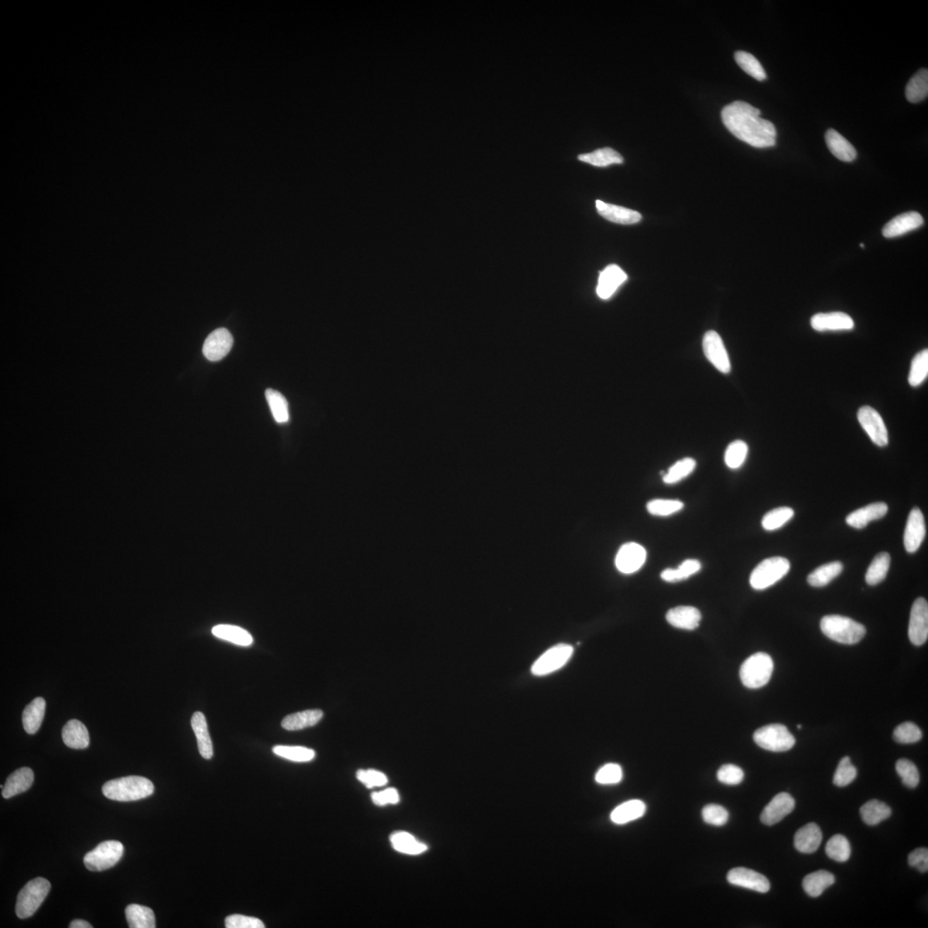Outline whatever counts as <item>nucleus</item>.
<instances>
[{
	"mask_svg": "<svg viewBox=\"0 0 928 928\" xmlns=\"http://www.w3.org/2000/svg\"><path fill=\"white\" fill-rule=\"evenodd\" d=\"M761 112L748 102L736 101L722 109L723 123L734 136L756 148L776 145L775 125L760 116Z\"/></svg>",
	"mask_w": 928,
	"mask_h": 928,
	"instance_id": "f257e3e1",
	"label": "nucleus"
},
{
	"mask_svg": "<svg viewBox=\"0 0 928 928\" xmlns=\"http://www.w3.org/2000/svg\"><path fill=\"white\" fill-rule=\"evenodd\" d=\"M151 781L142 776H126L108 781L102 791L109 800L130 802L145 799L154 793Z\"/></svg>",
	"mask_w": 928,
	"mask_h": 928,
	"instance_id": "f03ea898",
	"label": "nucleus"
},
{
	"mask_svg": "<svg viewBox=\"0 0 928 928\" xmlns=\"http://www.w3.org/2000/svg\"><path fill=\"white\" fill-rule=\"evenodd\" d=\"M821 630L832 641L845 645H855L864 638L867 633L862 624L842 615H826L820 623Z\"/></svg>",
	"mask_w": 928,
	"mask_h": 928,
	"instance_id": "7ed1b4c3",
	"label": "nucleus"
},
{
	"mask_svg": "<svg viewBox=\"0 0 928 928\" xmlns=\"http://www.w3.org/2000/svg\"><path fill=\"white\" fill-rule=\"evenodd\" d=\"M50 888L49 880L43 878H37L26 884L18 896L16 904V915L18 917H31L44 902Z\"/></svg>",
	"mask_w": 928,
	"mask_h": 928,
	"instance_id": "20e7f679",
	"label": "nucleus"
},
{
	"mask_svg": "<svg viewBox=\"0 0 928 928\" xmlns=\"http://www.w3.org/2000/svg\"><path fill=\"white\" fill-rule=\"evenodd\" d=\"M773 670L772 658L767 653H757L742 663L740 668L741 681L749 689H759L768 685Z\"/></svg>",
	"mask_w": 928,
	"mask_h": 928,
	"instance_id": "39448f33",
	"label": "nucleus"
},
{
	"mask_svg": "<svg viewBox=\"0 0 928 928\" xmlns=\"http://www.w3.org/2000/svg\"><path fill=\"white\" fill-rule=\"evenodd\" d=\"M790 562L784 557H770L757 565L750 575L753 589L761 591L773 586L788 574Z\"/></svg>",
	"mask_w": 928,
	"mask_h": 928,
	"instance_id": "423d86ee",
	"label": "nucleus"
},
{
	"mask_svg": "<svg viewBox=\"0 0 928 928\" xmlns=\"http://www.w3.org/2000/svg\"><path fill=\"white\" fill-rule=\"evenodd\" d=\"M753 738L759 747L773 752H788L796 742L788 729L781 724L769 725L757 730Z\"/></svg>",
	"mask_w": 928,
	"mask_h": 928,
	"instance_id": "0eeeda50",
	"label": "nucleus"
},
{
	"mask_svg": "<svg viewBox=\"0 0 928 928\" xmlns=\"http://www.w3.org/2000/svg\"><path fill=\"white\" fill-rule=\"evenodd\" d=\"M124 847L117 840H106L87 852L84 864L89 871L102 872L116 866L123 855Z\"/></svg>",
	"mask_w": 928,
	"mask_h": 928,
	"instance_id": "6e6552de",
	"label": "nucleus"
},
{
	"mask_svg": "<svg viewBox=\"0 0 928 928\" xmlns=\"http://www.w3.org/2000/svg\"><path fill=\"white\" fill-rule=\"evenodd\" d=\"M574 649L567 644H559L548 649L532 665L531 673L535 676H546L560 670L570 661Z\"/></svg>",
	"mask_w": 928,
	"mask_h": 928,
	"instance_id": "1a4fd4ad",
	"label": "nucleus"
},
{
	"mask_svg": "<svg viewBox=\"0 0 928 928\" xmlns=\"http://www.w3.org/2000/svg\"><path fill=\"white\" fill-rule=\"evenodd\" d=\"M702 347L706 357L711 364L722 373H730L732 366H730L729 355L721 335L717 332L713 330L706 332L703 338Z\"/></svg>",
	"mask_w": 928,
	"mask_h": 928,
	"instance_id": "9d476101",
	"label": "nucleus"
},
{
	"mask_svg": "<svg viewBox=\"0 0 928 928\" xmlns=\"http://www.w3.org/2000/svg\"><path fill=\"white\" fill-rule=\"evenodd\" d=\"M858 421L860 426L872 442L879 447H884L888 444V431L879 412L870 406H864L858 411Z\"/></svg>",
	"mask_w": 928,
	"mask_h": 928,
	"instance_id": "9b49d317",
	"label": "nucleus"
},
{
	"mask_svg": "<svg viewBox=\"0 0 928 928\" xmlns=\"http://www.w3.org/2000/svg\"><path fill=\"white\" fill-rule=\"evenodd\" d=\"M908 637L915 646H922L928 638V604L927 600L919 598L912 606Z\"/></svg>",
	"mask_w": 928,
	"mask_h": 928,
	"instance_id": "f8f14e48",
	"label": "nucleus"
},
{
	"mask_svg": "<svg viewBox=\"0 0 928 928\" xmlns=\"http://www.w3.org/2000/svg\"><path fill=\"white\" fill-rule=\"evenodd\" d=\"M646 551L641 545L629 543L622 545L615 557V566L625 574H634L645 564Z\"/></svg>",
	"mask_w": 928,
	"mask_h": 928,
	"instance_id": "ddd939ff",
	"label": "nucleus"
},
{
	"mask_svg": "<svg viewBox=\"0 0 928 928\" xmlns=\"http://www.w3.org/2000/svg\"><path fill=\"white\" fill-rule=\"evenodd\" d=\"M728 881L733 886L750 891L767 893L770 890L769 879L763 874L745 867L733 868L728 872Z\"/></svg>",
	"mask_w": 928,
	"mask_h": 928,
	"instance_id": "4468645a",
	"label": "nucleus"
},
{
	"mask_svg": "<svg viewBox=\"0 0 928 928\" xmlns=\"http://www.w3.org/2000/svg\"><path fill=\"white\" fill-rule=\"evenodd\" d=\"M233 346L230 332L224 327L216 330L208 335L203 345V354L208 361L216 362L227 356Z\"/></svg>",
	"mask_w": 928,
	"mask_h": 928,
	"instance_id": "2eb2a0df",
	"label": "nucleus"
},
{
	"mask_svg": "<svg viewBox=\"0 0 928 928\" xmlns=\"http://www.w3.org/2000/svg\"><path fill=\"white\" fill-rule=\"evenodd\" d=\"M926 536L925 519L918 507H915L908 515L905 532H904V547L908 553H915L919 550Z\"/></svg>",
	"mask_w": 928,
	"mask_h": 928,
	"instance_id": "dca6fc26",
	"label": "nucleus"
},
{
	"mask_svg": "<svg viewBox=\"0 0 928 928\" xmlns=\"http://www.w3.org/2000/svg\"><path fill=\"white\" fill-rule=\"evenodd\" d=\"M795 808V800L787 793H781L773 797L761 812V823L772 826L790 814Z\"/></svg>",
	"mask_w": 928,
	"mask_h": 928,
	"instance_id": "f3484780",
	"label": "nucleus"
},
{
	"mask_svg": "<svg viewBox=\"0 0 928 928\" xmlns=\"http://www.w3.org/2000/svg\"><path fill=\"white\" fill-rule=\"evenodd\" d=\"M922 216L917 212L903 213L892 219L883 228V236L886 239H894L907 234L923 226Z\"/></svg>",
	"mask_w": 928,
	"mask_h": 928,
	"instance_id": "a211bd4d",
	"label": "nucleus"
},
{
	"mask_svg": "<svg viewBox=\"0 0 928 928\" xmlns=\"http://www.w3.org/2000/svg\"><path fill=\"white\" fill-rule=\"evenodd\" d=\"M812 329L819 332L848 331L855 327L854 320L843 312L819 313L811 319Z\"/></svg>",
	"mask_w": 928,
	"mask_h": 928,
	"instance_id": "6ab92c4d",
	"label": "nucleus"
},
{
	"mask_svg": "<svg viewBox=\"0 0 928 928\" xmlns=\"http://www.w3.org/2000/svg\"><path fill=\"white\" fill-rule=\"evenodd\" d=\"M627 276L617 265H610L599 275L597 294L599 298L608 299L626 282Z\"/></svg>",
	"mask_w": 928,
	"mask_h": 928,
	"instance_id": "aec40b11",
	"label": "nucleus"
},
{
	"mask_svg": "<svg viewBox=\"0 0 928 928\" xmlns=\"http://www.w3.org/2000/svg\"><path fill=\"white\" fill-rule=\"evenodd\" d=\"M666 620L671 626L677 629L694 630L697 629L700 624L701 614L697 608L678 606L667 612Z\"/></svg>",
	"mask_w": 928,
	"mask_h": 928,
	"instance_id": "412c9836",
	"label": "nucleus"
},
{
	"mask_svg": "<svg viewBox=\"0 0 928 928\" xmlns=\"http://www.w3.org/2000/svg\"><path fill=\"white\" fill-rule=\"evenodd\" d=\"M888 505L884 502L872 503L860 508L847 517L846 522L855 529H864L872 521L882 519L887 514Z\"/></svg>",
	"mask_w": 928,
	"mask_h": 928,
	"instance_id": "4be33fe9",
	"label": "nucleus"
},
{
	"mask_svg": "<svg viewBox=\"0 0 928 928\" xmlns=\"http://www.w3.org/2000/svg\"><path fill=\"white\" fill-rule=\"evenodd\" d=\"M596 207L600 215L613 223L633 224L639 222L642 219L641 213L637 211L608 204L602 200L596 201Z\"/></svg>",
	"mask_w": 928,
	"mask_h": 928,
	"instance_id": "5701e85b",
	"label": "nucleus"
},
{
	"mask_svg": "<svg viewBox=\"0 0 928 928\" xmlns=\"http://www.w3.org/2000/svg\"><path fill=\"white\" fill-rule=\"evenodd\" d=\"M823 834L819 825L809 823L800 828L795 836V846L803 854H812L822 843Z\"/></svg>",
	"mask_w": 928,
	"mask_h": 928,
	"instance_id": "b1692460",
	"label": "nucleus"
},
{
	"mask_svg": "<svg viewBox=\"0 0 928 928\" xmlns=\"http://www.w3.org/2000/svg\"><path fill=\"white\" fill-rule=\"evenodd\" d=\"M34 772L30 768H21L7 778L4 785L2 795L5 799H11L16 795L25 793L31 788L34 783Z\"/></svg>",
	"mask_w": 928,
	"mask_h": 928,
	"instance_id": "393cba45",
	"label": "nucleus"
},
{
	"mask_svg": "<svg viewBox=\"0 0 928 928\" xmlns=\"http://www.w3.org/2000/svg\"><path fill=\"white\" fill-rule=\"evenodd\" d=\"M825 141L829 151L836 159L843 162H852L856 159L857 152L855 146L835 129H828L825 133Z\"/></svg>",
	"mask_w": 928,
	"mask_h": 928,
	"instance_id": "a878e982",
	"label": "nucleus"
},
{
	"mask_svg": "<svg viewBox=\"0 0 928 928\" xmlns=\"http://www.w3.org/2000/svg\"><path fill=\"white\" fill-rule=\"evenodd\" d=\"M62 740L67 747L75 749H85L90 745L88 730L78 720L66 723L62 730Z\"/></svg>",
	"mask_w": 928,
	"mask_h": 928,
	"instance_id": "bb28decb",
	"label": "nucleus"
},
{
	"mask_svg": "<svg viewBox=\"0 0 928 928\" xmlns=\"http://www.w3.org/2000/svg\"><path fill=\"white\" fill-rule=\"evenodd\" d=\"M191 725L195 734L200 756L210 760L213 756L212 742L208 732L206 717L201 712H195L191 718Z\"/></svg>",
	"mask_w": 928,
	"mask_h": 928,
	"instance_id": "cd10ccee",
	"label": "nucleus"
},
{
	"mask_svg": "<svg viewBox=\"0 0 928 928\" xmlns=\"http://www.w3.org/2000/svg\"><path fill=\"white\" fill-rule=\"evenodd\" d=\"M46 711V701L42 697L34 699L23 713V725L28 734L37 733L40 729Z\"/></svg>",
	"mask_w": 928,
	"mask_h": 928,
	"instance_id": "c85d7f7f",
	"label": "nucleus"
},
{
	"mask_svg": "<svg viewBox=\"0 0 928 928\" xmlns=\"http://www.w3.org/2000/svg\"><path fill=\"white\" fill-rule=\"evenodd\" d=\"M646 805L641 800L627 801L615 808L611 812L612 822L617 824H625L639 819L645 814Z\"/></svg>",
	"mask_w": 928,
	"mask_h": 928,
	"instance_id": "c756f323",
	"label": "nucleus"
},
{
	"mask_svg": "<svg viewBox=\"0 0 928 928\" xmlns=\"http://www.w3.org/2000/svg\"><path fill=\"white\" fill-rule=\"evenodd\" d=\"M835 876L828 871L819 870L805 876L803 888L812 898H819L827 888L834 884Z\"/></svg>",
	"mask_w": 928,
	"mask_h": 928,
	"instance_id": "7c9ffc66",
	"label": "nucleus"
},
{
	"mask_svg": "<svg viewBox=\"0 0 928 928\" xmlns=\"http://www.w3.org/2000/svg\"><path fill=\"white\" fill-rule=\"evenodd\" d=\"M126 918L130 928H155V915L152 908L130 904L126 908Z\"/></svg>",
	"mask_w": 928,
	"mask_h": 928,
	"instance_id": "2f4dec72",
	"label": "nucleus"
},
{
	"mask_svg": "<svg viewBox=\"0 0 928 928\" xmlns=\"http://www.w3.org/2000/svg\"><path fill=\"white\" fill-rule=\"evenodd\" d=\"M323 716L321 710H306L284 718L282 726L287 730H303L317 725Z\"/></svg>",
	"mask_w": 928,
	"mask_h": 928,
	"instance_id": "473e14b6",
	"label": "nucleus"
},
{
	"mask_svg": "<svg viewBox=\"0 0 928 928\" xmlns=\"http://www.w3.org/2000/svg\"><path fill=\"white\" fill-rule=\"evenodd\" d=\"M390 843L394 850L402 852V854L409 855H418L423 854L428 850V846L424 843L418 842L414 836L408 832L400 831L394 833L390 836Z\"/></svg>",
	"mask_w": 928,
	"mask_h": 928,
	"instance_id": "72a5a7b5",
	"label": "nucleus"
},
{
	"mask_svg": "<svg viewBox=\"0 0 928 928\" xmlns=\"http://www.w3.org/2000/svg\"><path fill=\"white\" fill-rule=\"evenodd\" d=\"M928 95V71L923 68L916 73L910 82L908 83L905 90V96L908 102L912 104L925 100Z\"/></svg>",
	"mask_w": 928,
	"mask_h": 928,
	"instance_id": "f704fd0d",
	"label": "nucleus"
},
{
	"mask_svg": "<svg viewBox=\"0 0 928 928\" xmlns=\"http://www.w3.org/2000/svg\"><path fill=\"white\" fill-rule=\"evenodd\" d=\"M860 816L863 822L874 826L888 819L891 816V809L881 801L872 800L860 808Z\"/></svg>",
	"mask_w": 928,
	"mask_h": 928,
	"instance_id": "c9c22d12",
	"label": "nucleus"
},
{
	"mask_svg": "<svg viewBox=\"0 0 928 928\" xmlns=\"http://www.w3.org/2000/svg\"><path fill=\"white\" fill-rule=\"evenodd\" d=\"M843 570V565L842 562H834L824 564L809 574L807 582L813 587L827 586L837 576L842 574Z\"/></svg>",
	"mask_w": 928,
	"mask_h": 928,
	"instance_id": "e433bc0d",
	"label": "nucleus"
},
{
	"mask_svg": "<svg viewBox=\"0 0 928 928\" xmlns=\"http://www.w3.org/2000/svg\"><path fill=\"white\" fill-rule=\"evenodd\" d=\"M215 637L224 641L242 646H248L253 644L251 634L242 627L232 625H218L213 627Z\"/></svg>",
	"mask_w": 928,
	"mask_h": 928,
	"instance_id": "4c0bfd02",
	"label": "nucleus"
},
{
	"mask_svg": "<svg viewBox=\"0 0 928 928\" xmlns=\"http://www.w3.org/2000/svg\"><path fill=\"white\" fill-rule=\"evenodd\" d=\"M579 160L584 162V163L597 166V167H606V166L611 164H621L623 163V157L621 154L610 147L596 150L595 152L591 153L581 154L579 156Z\"/></svg>",
	"mask_w": 928,
	"mask_h": 928,
	"instance_id": "58836bf2",
	"label": "nucleus"
},
{
	"mask_svg": "<svg viewBox=\"0 0 928 928\" xmlns=\"http://www.w3.org/2000/svg\"><path fill=\"white\" fill-rule=\"evenodd\" d=\"M891 555L886 552L879 553L874 557L866 574V582L876 586L886 579L891 566Z\"/></svg>",
	"mask_w": 928,
	"mask_h": 928,
	"instance_id": "ea45409f",
	"label": "nucleus"
},
{
	"mask_svg": "<svg viewBox=\"0 0 928 928\" xmlns=\"http://www.w3.org/2000/svg\"><path fill=\"white\" fill-rule=\"evenodd\" d=\"M701 564L698 560L689 559L685 560L677 568H668L663 570L661 574V578L666 582L676 583L682 581L696 574L701 570Z\"/></svg>",
	"mask_w": 928,
	"mask_h": 928,
	"instance_id": "a19ab883",
	"label": "nucleus"
},
{
	"mask_svg": "<svg viewBox=\"0 0 928 928\" xmlns=\"http://www.w3.org/2000/svg\"><path fill=\"white\" fill-rule=\"evenodd\" d=\"M265 396L275 421L279 424L287 423L289 421V409L285 397L272 389H267Z\"/></svg>",
	"mask_w": 928,
	"mask_h": 928,
	"instance_id": "79ce46f5",
	"label": "nucleus"
},
{
	"mask_svg": "<svg viewBox=\"0 0 928 928\" xmlns=\"http://www.w3.org/2000/svg\"><path fill=\"white\" fill-rule=\"evenodd\" d=\"M737 64L742 70L758 81H764L767 78L765 70L761 63L752 54L745 51H737L734 54Z\"/></svg>",
	"mask_w": 928,
	"mask_h": 928,
	"instance_id": "37998d69",
	"label": "nucleus"
},
{
	"mask_svg": "<svg viewBox=\"0 0 928 928\" xmlns=\"http://www.w3.org/2000/svg\"><path fill=\"white\" fill-rule=\"evenodd\" d=\"M828 858L837 862H846L851 855V846L843 835H835L828 840L825 848Z\"/></svg>",
	"mask_w": 928,
	"mask_h": 928,
	"instance_id": "c03bdc74",
	"label": "nucleus"
},
{
	"mask_svg": "<svg viewBox=\"0 0 928 928\" xmlns=\"http://www.w3.org/2000/svg\"><path fill=\"white\" fill-rule=\"evenodd\" d=\"M272 752L276 756L296 763H306L313 760L315 757V750L301 746L276 745L272 748Z\"/></svg>",
	"mask_w": 928,
	"mask_h": 928,
	"instance_id": "a18cd8bd",
	"label": "nucleus"
},
{
	"mask_svg": "<svg viewBox=\"0 0 928 928\" xmlns=\"http://www.w3.org/2000/svg\"><path fill=\"white\" fill-rule=\"evenodd\" d=\"M697 467V462L693 458L686 457L679 460L671 466L668 472L663 475V481L665 484L673 485L688 477Z\"/></svg>",
	"mask_w": 928,
	"mask_h": 928,
	"instance_id": "49530a36",
	"label": "nucleus"
},
{
	"mask_svg": "<svg viewBox=\"0 0 928 928\" xmlns=\"http://www.w3.org/2000/svg\"><path fill=\"white\" fill-rule=\"evenodd\" d=\"M928 376V350L924 349L916 354L912 361L908 382L912 387H918L925 382Z\"/></svg>",
	"mask_w": 928,
	"mask_h": 928,
	"instance_id": "de8ad7c7",
	"label": "nucleus"
},
{
	"mask_svg": "<svg viewBox=\"0 0 928 928\" xmlns=\"http://www.w3.org/2000/svg\"><path fill=\"white\" fill-rule=\"evenodd\" d=\"M793 516H795V511L792 508H776L765 514L763 520H761V525L766 531H776L791 520Z\"/></svg>",
	"mask_w": 928,
	"mask_h": 928,
	"instance_id": "09e8293b",
	"label": "nucleus"
},
{
	"mask_svg": "<svg viewBox=\"0 0 928 928\" xmlns=\"http://www.w3.org/2000/svg\"><path fill=\"white\" fill-rule=\"evenodd\" d=\"M748 445L745 441L736 440L728 445L725 454V462L732 469H740L748 455Z\"/></svg>",
	"mask_w": 928,
	"mask_h": 928,
	"instance_id": "8fccbe9b",
	"label": "nucleus"
},
{
	"mask_svg": "<svg viewBox=\"0 0 928 928\" xmlns=\"http://www.w3.org/2000/svg\"><path fill=\"white\" fill-rule=\"evenodd\" d=\"M685 505L680 500L657 499L649 501L646 505L650 514L658 517H667L680 512Z\"/></svg>",
	"mask_w": 928,
	"mask_h": 928,
	"instance_id": "3c124183",
	"label": "nucleus"
},
{
	"mask_svg": "<svg viewBox=\"0 0 928 928\" xmlns=\"http://www.w3.org/2000/svg\"><path fill=\"white\" fill-rule=\"evenodd\" d=\"M896 770L906 787L910 788L917 787L920 783V773L914 763L903 758L896 761Z\"/></svg>",
	"mask_w": 928,
	"mask_h": 928,
	"instance_id": "603ef678",
	"label": "nucleus"
},
{
	"mask_svg": "<svg viewBox=\"0 0 928 928\" xmlns=\"http://www.w3.org/2000/svg\"><path fill=\"white\" fill-rule=\"evenodd\" d=\"M857 769L852 764L850 757H845L840 761L834 776L833 783L837 787L844 788L851 784L856 779Z\"/></svg>",
	"mask_w": 928,
	"mask_h": 928,
	"instance_id": "864d4df0",
	"label": "nucleus"
},
{
	"mask_svg": "<svg viewBox=\"0 0 928 928\" xmlns=\"http://www.w3.org/2000/svg\"><path fill=\"white\" fill-rule=\"evenodd\" d=\"M922 733L917 725L912 722H905L894 730L893 738L899 744H914L922 740Z\"/></svg>",
	"mask_w": 928,
	"mask_h": 928,
	"instance_id": "5fc2aeb1",
	"label": "nucleus"
},
{
	"mask_svg": "<svg viewBox=\"0 0 928 928\" xmlns=\"http://www.w3.org/2000/svg\"><path fill=\"white\" fill-rule=\"evenodd\" d=\"M702 819L705 823L713 826H723L728 823L729 813L721 805L710 804L703 808Z\"/></svg>",
	"mask_w": 928,
	"mask_h": 928,
	"instance_id": "6e6d98bb",
	"label": "nucleus"
},
{
	"mask_svg": "<svg viewBox=\"0 0 928 928\" xmlns=\"http://www.w3.org/2000/svg\"><path fill=\"white\" fill-rule=\"evenodd\" d=\"M596 781L602 785L617 784L622 779V769L617 764H608L600 769L595 777Z\"/></svg>",
	"mask_w": 928,
	"mask_h": 928,
	"instance_id": "4d7b16f0",
	"label": "nucleus"
},
{
	"mask_svg": "<svg viewBox=\"0 0 928 928\" xmlns=\"http://www.w3.org/2000/svg\"><path fill=\"white\" fill-rule=\"evenodd\" d=\"M717 778L723 784L736 785L740 784L744 780L745 773L741 768L737 767L736 765L725 764L718 769Z\"/></svg>",
	"mask_w": 928,
	"mask_h": 928,
	"instance_id": "13d9d810",
	"label": "nucleus"
},
{
	"mask_svg": "<svg viewBox=\"0 0 928 928\" xmlns=\"http://www.w3.org/2000/svg\"><path fill=\"white\" fill-rule=\"evenodd\" d=\"M357 778L367 788L382 787L388 783V779L384 773L374 769L358 770Z\"/></svg>",
	"mask_w": 928,
	"mask_h": 928,
	"instance_id": "bf43d9fd",
	"label": "nucleus"
},
{
	"mask_svg": "<svg viewBox=\"0 0 928 928\" xmlns=\"http://www.w3.org/2000/svg\"><path fill=\"white\" fill-rule=\"evenodd\" d=\"M227 928H264L265 925L258 918L242 915H232L226 919Z\"/></svg>",
	"mask_w": 928,
	"mask_h": 928,
	"instance_id": "052dcab7",
	"label": "nucleus"
},
{
	"mask_svg": "<svg viewBox=\"0 0 928 928\" xmlns=\"http://www.w3.org/2000/svg\"><path fill=\"white\" fill-rule=\"evenodd\" d=\"M908 864L919 872H927L928 870V850L926 848H916L908 855Z\"/></svg>",
	"mask_w": 928,
	"mask_h": 928,
	"instance_id": "680f3d73",
	"label": "nucleus"
},
{
	"mask_svg": "<svg viewBox=\"0 0 928 928\" xmlns=\"http://www.w3.org/2000/svg\"><path fill=\"white\" fill-rule=\"evenodd\" d=\"M371 800L378 807H385L387 805H397L399 803L400 796H399L397 789L388 788L385 791L373 793Z\"/></svg>",
	"mask_w": 928,
	"mask_h": 928,
	"instance_id": "e2e57ef3",
	"label": "nucleus"
},
{
	"mask_svg": "<svg viewBox=\"0 0 928 928\" xmlns=\"http://www.w3.org/2000/svg\"><path fill=\"white\" fill-rule=\"evenodd\" d=\"M69 927L70 928H92V925H90L89 922L84 921V920H74V921L70 923Z\"/></svg>",
	"mask_w": 928,
	"mask_h": 928,
	"instance_id": "0e129e2a",
	"label": "nucleus"
},
{
	"mask_svg": "<svg viewBox=\"0 0 928 928\" xmlns=\"http://www.w3.org/2000/svg\"><path fill=\"white\" fill-rule=\"evenodd\" d=\"M860 247H862V248H864V243H860Z\"/></svg>",
	"mask_w": 928,
	"mask_h": 928,
	"instance_id": "69168bd1",
	"label": "nucleus"
},
{
	"mask_svg": "<svg viewBox=\"0 0 928 928\" xmlns=\"http://www.w3.org/2000/svg\"><path fill=\"white\" fill-rule=\"evenodd\" d=\"M797 728H799V729L802 728V725H797Z\"/></svg>",
	"mask_w": 928,
	"mask_h": 928,
	"instance_id": "338daca9",
	"label": "nucleus"
}]
</instances>
